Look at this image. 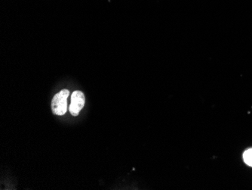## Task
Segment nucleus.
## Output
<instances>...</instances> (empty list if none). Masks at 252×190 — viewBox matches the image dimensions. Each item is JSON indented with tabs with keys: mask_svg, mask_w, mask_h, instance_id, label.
Masks as SVG:
<instances>
[{
	"mask_svg": "<svg viewBox=\"0 0 252 190\" xmlns=\"http://www.w3.org/2000/svg\"><path fill=\"white\" fill-rule=\"evenodd\" d=\"M85 105V95L83 92H73L71 95V104L70 106V113L73 116H77Z\"/></svg>",
	"mask_w": 252,
	"mask_h": 190,
	"instance_id": "nucleus-2",
	"label": "nucleus"
},
{
	"mask_svg": "<svg viewBox=\"0 0 252 190\" xmlns=\"http://www.w3.org/2000/svg\"><path fill=\"white\" fill-rule=\"evenodd\" d=\"M243 158L246 164L252 167V149H249L247 151L245 152L243 154Z\"/></svg>",
	"mask_w": 252,
	"mask_h": 190,
	"instance_id": "nucleus-3",
	"label": "nucleus"
},
{
	"mask_svg": "<svg viewBox=\"0 0 252 190\" xmlns=\"http://www.w3.org/2000/svg\"><path fill=\"white\" fill-rule=\"evenodd\" d=\"M69 95L70 91L68 89H63L54 96L52 101V110L54 114L63 115L66 113L67 109L66 99Z\"/></svg>",
	"mask_w": 252,
	"mask_h": 190,
	"instance_id": "nucleus-1",
	"label": "nucleus"
}]
</instances>
